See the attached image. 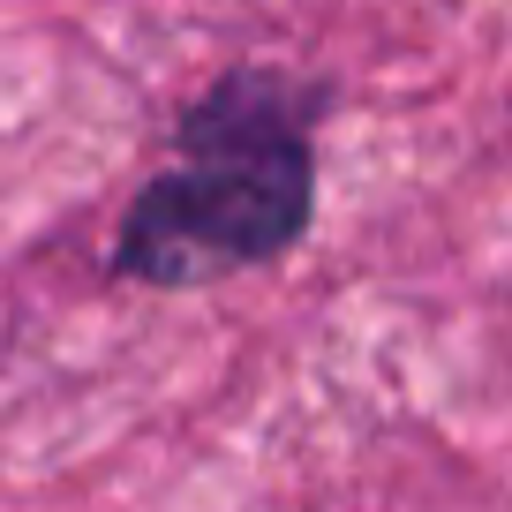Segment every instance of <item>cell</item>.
<instances>
[{
  "label": "cell",
  "mask_w": 512,
  "mask_h": 512,
  "mask_svg": "<svg viewBox=\"0 0 512 512\" xmlns=\"http://www.w3.org/2000/svg\"><path fill=\"white\" fill-rule=\"evenodd\" d=\"M332 83L241 61L211 76L174 121V159L128 196L106 272L128 287H219L272 272L317 226V128Z\"/></svg>",
  "instance_id": "cell-1"
}]
</instances>
